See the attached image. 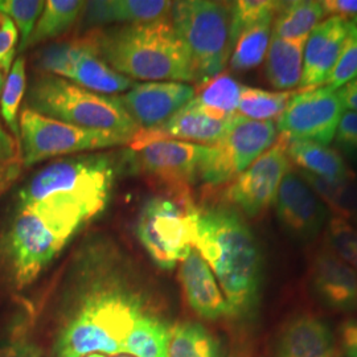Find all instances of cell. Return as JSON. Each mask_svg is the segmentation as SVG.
Masks as SVG:
<instances>
[{
  "instance_id": "15",
  "label": "cell",
  "mask_w": 357,
  "mask_h": 357,
  "mask_svg": "<svg viewBox=\"0 0 357 357\" xmlns=\"http://www.w3.org/2000/svg\"><path fill=\"white\" fill-rule=\"evenodd\" d=\"M208 146L188 142L159 141L131 151V165L172 190H190L200 175Z\"/></svg>"
},
{
  "instance_id": "3",
  "label": "cell",
  "mask_w": 357,
  "mask_h": 357,
  "mask_svg": "<svg viewBox=\"0 0 357 357\" xmlns=\"http://www.w3.org/2000/svg\"><path fill=\"white\" fill-rule=\"evenodd\" d=\"M98 44L103 60L131 79L196 82L188 53L169 15L98 32Z\"/></svg>"
},
{
  "instance_id": "47",
  "label": "cell",
  "mask_w": 357,
  "mask_h": 357,
  "mask_svg": "<svg viewBox=\"0 0 357 357\" xmlns=\"http://www.w3.org/2000/svg\"><path fill=\"white\" fill-rule=\"evenodd\" d=\"M86 357H106L103 356V355H100V354H93V355H89V356Z\"/></svg>"
},
{
  "instance_id": "31",
  "label": "cell",
  "mask_w": 357,
  "mask_h": 357,
  "mask_svg": "<svg viewBox=\"0 0 357 357\" xmlns=\"http://www.w3.org/2000/svg\"><path fill=\"white\" fill-rule=\"evenodd\" d=\"M243 86L229 73H220L195 88V100L218 114L233 115L241 98Z\"/></svg>"
},
{
  "instance_id": "25",
  "label": "cell",
  "mask_w": 357,
  "mask_h": 357,
  "mask_svg": "<svg viewBox=\"0 0 357 357\" xmlns=\"http://www.w3.org/2000/svg\"><path fill=\"white\" fill-rule=\"evenodd\" d=\"M172 330L167 321L146 311L128 333L125 352L137 357H169Z\"/></svg>"
},
{
  "instance_id": "21",
  "label": "cell",
  "mask_w": 357,
  "mask_h": 357,
  "mask_svg": "<svg viewBox=\"0 0 357 357\" xmlns=\"http://www.w3.org/2000/svg\"><path fill=\"white\" fill-rule=\"evenodd\" d=\"M275 357H335V337L323 320L303 314L284 323Z\"/></svg>"
},
{
  "instance_id": "10",
  "label": "cell",
  "mask_w": 357,
  "mask_h": 357,
  "mask_svg": "<svg viewBox=\"0 0 357 357\" xmlns=\"http://www.w3.org/2000/svg\"><path fill=\"white\" fill-rule=\"evenodd\" d=\"M38 60L43 73L61 77L94 93L112 96L137 85L134 79L115 72L103 60L97 31L51 45L40 52Z\"/></svg>"
},
{
  "instance_id": "39",
  "label": "cell",
  "mask_w": 357,
  "mask_h": 357,
  "mask_svg": "<svg viewBox=\"0 0 357 357\" xmlns=\"http://www.w3.org/2000/svg\"><path fill=\"white\" fill-rule=\"evenodd\" d=\"M19 32L13 20L0 13V70L7 75L11 70Z\"/></svg>"
},
{
  "instance_id": "38",
  "label": "cell",
  "mask_w": 357,
  "mask_h": 357,
  "mask_svg": "<svg viewBox=\"0 0 357 357\" xmlns=\"http://www.w3.org/2000/svg\"><path fill=\"white\" fill-rule=\"evenodd\" d=\"M333 139L342 153L357 162V113H343Z\"/></svg>"
},
{
  "instance_id": "34",
  "label": "cell",
  "mask_w": 357,
  "mask_h": 357,
  "mask_svg": "<svg viewBox=\"0 0 357 357\" xmlns=\"http://www.w3.org/2000/svg\"><path fill=\"white\" fill-rule=\"evenodd\" d=\"M282 1L271 0H238L231 3V45L248 26L257 24L268 17H275Z\"/></svg>"
},
{
  "instance_id": "30",
  "label": "cell",
  "mask_w": 357,
  "mask_h": 357,
  "mask_svg": "<svg viewBox=\"0 0 357 357\" xmlns=\"http://www.w3.org/2000/svg\"><path fill=\"white\" fill-rule=\"evenodd\" d=\"M301 175L311 185V188L319 195L324 204L330 211L336 212L351 225H357V178H348L340 181H330L317 178L311 174L298 169Z\"/></svg>"
},
{
  "instance_id": "23",
  "label": "cell",
  "mask_w": 357,
  "mask_h": 357,
  "mask_svg": "<svg viewBox=\"0 0 357 357\" xmlns=\"http://www.w3.org/2000/svg\"><path fill=\"white\" fill-rule=\"evenodd\" d=\"M306 40H287L271 33L265 57V75L274 89L290 91L301 85Z\"/></svg>"
},
{
  "instance_id": "24",
  "label": "cell",
  "mask_w": 357,
  "mask_h": 357,
  "mask_svg": "<svg viewBox=\"0 0 357 357\" xmlns=\"http://www.w3.org/2000/svg\"><path fill=\"white\" fill-rule=\"evenodd\" d=\"M287 155L301 171L317 178L330 181L356 178L354 171L345 163L342 153L317 142L289 139Z\"/></svg>"
},
{
  "instance_id": "14",
  "label": "cell",
  "mask_w": 357,
  "mask_h": 357,
  "mask_svg": "<svg viewBox=\"0 0 357 357\" xmlns=\"http://www.w3.org/2000/svg\"><path fill=\"white\" fill-rule=\"evenodd\" d=\"M275 212L282 229L299 243L317 238L330 217L328 206L301 172L293 168L282 180L275 199Z\"/></svg>"
},
{
  "instance_id": "49",
  "label": "cell",
  "mask_w": 357,
  "mask_h": 357,
  "mask_svg": "<svg viewBox=\"0 0 357 357\" xmlns=\"http://www.w3.org/2000/svg\"><path fill=\"white\" fill-rule=\"evenodd\" d=\"M352 82H355V84H356V85H357V78H356V79H354V81H352Z\"/></svg>"
},
{
  "instance_id": "18",
  "label": "cell",
  "mask_w": 357,
  "mask_h": 357,
  "mask_svg": "<svg viewBox=\"0 0 357 357\" xmlns=\"http://www.w3.org/2000/svg\"><path fill=\"white\" fill-rule=\"evenodd\" d=\"M311 284L320 302L333 311L357 310V274L327 245L312 257Z\"/></svg>"
},
{
  "instance_id": "50",
  "label": "cell",
  "mask_w": 357,
  "mask_h": 357,
  "mask_svg": "<svg viewBox=\"0 0 357 357\" xmlns=\"http://www.w3.org/2000/svg\"><path fill=\"white\" fill-rule=\"evenodd\" d=\"M118 357H128V356H118Z\"/></svg>"
},
{
  "instance_id": "16",
  "label": "cell",
  "mask_w": 357,
  "mask_h": 357,
  "mask_svg": "<svg viewBox=\"0 0 357 357\" xmlns=\"http://www.w3.org/2000/svg\"><path fill=\"white\" fill-rule=\"evenodd\" d=\"M233 115L218 114L193 98L165 123L156 128H141L128 146L131 151H138L142 147L159 141L213 146L224 137Z\"/></svg>"
},
{
  "instance_id": "20",
  "label": "cell",
  "mask_w": 357,
  "mask_h": 357,
  "mask_svg": "<svg viewBox=\"0 0 357 357\" xmlns=\"http://www.w3.org/2000/svg\"><path fill=\"white\" fill-rule=\"evenodd\" d=\"M178 281L188 305L200 318L218 320L231 317L229 305L218 287L215 274L196 249H192L180 262Z\"/></svg>"
},
{
  "instance_id": "35",
  "label": "cell",
  "mask_w": 357,
  "mask_h": 357,
  "mask_svg": "<svg viewBox=\"0 0 357 357\" xmlns=\"http://www.w3.org/2000/svg\"><path fill=\"white\" fill-rule=\"evenodd\" d=\"M44 6L45 1L41 0H0V13L10 17L20 33L19 51H26Z\"/></svg>"
},
{
  "instance_id": "44",
  "label": "cell",
  "mask_w": 357,
  "mask_h": 357,
  "mask_svg": "<svg viewBox=\"0 0 357 357\" xmlns=\"http://www.w3.org/2000/svg\"><path fill=\"white\" fill-rule=\"evenodd\" d=\"M340 101L343 103V107L348 112L357 113V85L355 82H349L344 85L343 88L336 90Z\"/></svg>"
},
{
  "instance_id": "8",
  "label": "cell",
  "mask_w": 357,
  "mask_h": 357,
  "mask_svg": "<svg viewBox=\"0 0 357 357\" xmlns=\"http://www.w3.org/2000/svg\"><path fill=\"white\" fill-rule=\"evenodd\" d=\"M197 213L190 190H171L144 204L137 236L159 268L171 270L190 255Z\"/></svg>"
},
{
  "instance_id": "17",
  "label": "cell",
  "mask_w": 357,
  "mask_h": 357,
  "mask_svg": "<svg viewBox=\"0 0 357 357\" xmlns=\"http://www.w3.org/2000/svg\"><path fill=\"white\" fill-rule=\"evenodd\" d=\"M195 91L193 86L184 82L153 81L137 84L119 96V100L139 128H151L176 114L193 100Z\"/></svg>"
},
{
  "instance_id": "7",
  "label": "cell",
  "mask_w": 357,
  "mask_h": 357,
  "mask_svg": "<svg viewBox=\"0 0 357 357\" xmlns=\"http://www.w3.org/2000/svg\"><path fill=\"white\" fill-rule=\"evenodd\" d=\"M169 19L188 53L196 82L200 85L222 73L233 51L231 3L175 1Z\"/></svg>"
},
{
  "instance_id": "2",
  "label": "cell",
  "mask_w": 357,
  "mask_h": 357,
  "mask_svg": "<svg viewBox=\"0 0 357 357\" xmlns=\"http://www.w3.org/2000/svg\"><path fill=\"white\" fill-rule=\"evenodd\" d=\"M192 246L215 274L231 317L253 314L259 301L262 257L252 230L237 211L199 208Z\"/></svg>"
},
{
  "instance_id": "12",
  "label": "cell",
  "mask_w": 357,
  "mask_h": 357,
  "mask_svg": "<svg viewBox=\"0 0 357 357\" xmlns=\"http://www.w3.org/2000/svg\"><path fill=\"white\" fill-rule=\"evenodd\" d=\"M289 138L278 135L275 143L238 175L225 191V200L246 216L264 213L275 203L284 175L293 168L287 155Z\"/></svg>"
},
{
  "instance_id": "22",
  "label": "cell",
  "mask_w": 357,
  "mask_h": 357,
  "mask_svg": "<svg viewBox=\"0 0 357 357\" xmlns=\"http://www.w3.org/2000/svg\"><path fill=\"white\" fill-rule=\"evenodd\" d=\"M172 3L166 0H97L86 3L85 17L93 26L147 23L168 16Z\"/></svg>"
},
{
  "instance_id": "28",
  "label": "cell",
  "mask_w": 357,
  "mask_h": 357,
  "mask_svg": "<svg viewBox=\"0 0 357 357\" xmlns=\"http://www.w3.org/2000/svg\"><path fill=\"white\" fill-rule=\"evenodd\" d=\"M273 22L274 17H268L240 33L230 54L229 65L233 70L246 72L264 63L273 33Z\"/></svg>"
},
{
  "instance_id": "27",
  "label": "cell",
  "mask_w": 357,
  "mask_h": 357,
  "mask_svg": "<svg viewBox=\"0 0 357 357\" xmlns=\"http://www.w3.org/2000/svg\"><path fill=\"white\" fill-rule=\"evenodd\" d=\"M169 357H227L215 333L200 323L183 321L172 330Z\"/></svg>"
},
{
  "instance_id": "46",
  "label": "cell",
  "mask_w": 357,
  "mask_h": 357,
  "mask_svg": "<svg viewBox=\"0 0 357 357\" xmlns=\"http://www.w3.org/2000/svg\"><path fill=\"white\" fill-rule=\"evenodd\" d=\"M4 86V73L0 70V96H1V90Z\"/></svg>"
},
{
  "instance_id": "6",
  "label": "cell",
  "mask_w": 357,
  "mask_h": 357,
  "mask_svg": "<svg viewBox=\"0 0 357 357\" xmlns=\"http://www.w3.org/2000/svg\"><path fill=\"white\" fill-rule=\"evenodd\" d=\"M26 107L78 128L131 138L141 130L119 97L94 93L48 73H40L32 79Z\"/></svg>"
},
{
  "instance_id": "4",
  "label": "cell",
  "mask_w": 357,
  "mask_h": 357,
  "mask_svg": "<svg viewBox=\"0 0 357 357\" xmlns=\"http://www.w3.org/2000/svg\"><path fill=\"white\" fill-rule=\"evenodd\" d=\"M89 220L84 211L69 205L52 202L20 205L8 233L16 284L26 287L35 281Z\"/></svg>"
},
{
  "instance_id": "9",
  "label": "cell",
  "mask_w": 357,
  "mask_h": 357,
  "mask_svg": "<svg viewBox=\"0 0 357 357\" xmlns=\"http://www.w3.org/2000/svg\"><path fill=\"white\" fill-rule=\"evenodd\" d=\"M22 165L35 166L68 153L102 150L130 144L131 137L78 128L24 107L19 118Z\"/></svg>"
},
{
  "instance_id": "1",
  "label": "cell",
  "mask_w": 357,
  "mask_h": 357,
  "mask_svg": "<svg viewBox=\"0 0 357 357\" xmlns=\"http://www.w3.org/2000/svg\"><path fill=\"white\" fill-rule=\"evenodd\" d=\"M146 312L143 295L122 277L96 273L60 328L53 357L126 354L125 344L135 321Z\"/></svg>"
},
{
  "instance_id": "40",
  "label": "cell",
  "mask_w": 357,
  "mask_h": 357,
  "mask_svg": "<svg viewBox=\"0 0 357 357\" xmlns=\"http://www.w3.org/2000/svg\"><path fill=\"white\" fill-rule=\"evenodd\" d=\"M22 166L19 143L15 141L0 123V168Z\"/></svg>"
},
{
  "instance_id": "48",
  "label": "cell",
  "mask_w": 357,
  "mask_h": 357,
  "mask_svg": "<svg viewBox=\"0 0 357 357\" xmlns=\"http://www.w3.org/2000/svg\"><path fill=\"white\" fill-rule=\"evenodd\" d=\"M352 23H354V26H356L357 28V17H355V19L352 20Z\"/></svg>"
},
{
  "instance_id": "19",
  "label": "cell",
  "mask_w": 357,
  "mask_h": 357,
  "mask_svg": "<svg viewBox=\"0 0 357 357\" xmlns=\"http://www.w3.org/2000/svg\"><path fill=\"white\" fill-rule=\"evenodd\" d=\"M349 33V22L328 17L308 35L303 53V72L301 90L324 86L344 48Z\"/></svg>"
},
{
  "instance_id": "29",
  "label": "cell",
  "mask_w": 357,
  "mask_h": 357,
  "mask_svg": "<svg viewBox=\"0 0 357 357\" xmlns=\"http://www.w3.org/2000/svg\"><path fill=\"white\" fill-rule=\"evenodd\" d=\"M85 1L78 0H48L38 17V23L26 43V48L35 47L51 38H59L76 23Z\"/></svg>"
},
{
  "instance_id": "36",
  "label": "cell",
  "mask_w": 357,
  "mask_h": 357,
  "mask_svg": "<svg viewBox=\"0 0 357 357\" xmlns=\"http://www.w3.org/2000/svg\"><path fill=\"white\" fill-rule=\"evenodd\" d=\"M327 245L343 258L357 274V229L340 217L330 220L327 229Z\"/></svg>"
},
{
  "instance_id": "26",
  "label": "cell",
  "mask_w": 357,
  "mask_h": 357,
  "mask_svg": "<svg viewBox=\"0 0 357 357\" xmlns=\"http://www.w3.org/2000/svg\"><path fill=\"white\" fill-rule=\"evenodd\" d=\"M326 17L320 1H282L273 22V35L287 40L307 38L311 31Z\"/></svg>"
},
{
  "instance_id": "42",
  "label": "cell",
  "mask_w": 357,
  "mask_h": 357,
  "mask_svg": "<svg viewBox=\"0 0 357 357\" xmlns=\"http://www.w3.org/2000/svg\"><path fill=\"white\" fill-rule=\"evenodd\" d=\"M0 357H41L38 345L28 339H15L8 344L0 347Z\"/></svg>"
},
{
  "instance_id": "32",
  "label": "cell",
  "mask_w": 357,
  "mask_h": 357,
  "mask_svg": "<svg viewBox=\"0 0 357 357\" xmlns=\"http://www.w3.org/2000/svg\"><path fill=\"white\" fill-rule=\"evenodd\" d=\"M293 96V91H268L243 86L237 114L255 121L278 119Z\"/></svg>"
},
{
  "instance_id": "43",
  "label": "cell",
  "mask_w": 357,
  "mask_h": 357,
  "mask_svg": "<svg viewBox=\"0 0 357 357\" xmlns=\"http://www.w3.org/2000/svg\"><path fill=\"white\" fill-rule=\"evenodd\" d=\"M340 343L347 357H357V319L347 320L340 328Z\"/></svg>"
},
{
  "instance_id": "33",
  "label": "cell",
  "mask_w": 357,
  "mask_h": 357,
  "mask_svg": "<svg viewBox=\"0 0 357 357\" xmlns=\"http://www.w3.org/2000/svg\"><path fill=\"white\" fill-rule=\"evenodd\" d=\"M26 60L24 57H17L13 61L7 79L4 81V86L0 96V114L17 143H20L17 114L26 93Z\"/></svg>"
},
{
  "instance_id": "11",
  "label": "cell",
  "mask_w": 357,
  "mask_h": 357,
  "mask_svg": "<svg viewBox=\"0 0 357 357\" xmlns=\"http://www.w3.org/2000/svg\"><path fill=\"white\" fill-rule=\"evenodd\" d=\"M277 125L273 121H255L243 115L231 116L224 137L208 146L199 178L206 185L233 181L275 143Z\"/></svg>"
},
{
  "instance_id": "41",
  "label": "cell",
  "mask_w": 357,
  "mask_h": 357,
  "mask_svg": "<svg viewBox=\"0 0 357 357\" xmlns=\"http://www.w3.org/2000/svg\"><path fill=\"white\" fill-rule=\"evenodd\" d=\"M326 15L352 22L357 17V0H326L320 1Z\"/></svg>"
},
{
  "instance_id": "5",
  "label": "cell",
  "mask_w": 357,
  "mask_h": 357,
  "mask_svg": "<svg viewBox=\"0 0 357 357\" xmlns=\"http://www.w3.org/2000/svg\"><path fill=\"white\" fill-rule=\"evenodd\" d=\"M114 162L110 155L85 153L44 167L19 193L20 205L52 202L75 206L89 218L109 203L114 184Z\"/></svg>"
},
{
  "instance_id": "37",
  "label": "cell",
  "mask_w": 357,
  "mask_h": 357,
  "mask_svg": "<svg viewBox=\"0 0 357 357\" xmlns=\"http://www.w3.org/2000/svg\"><path fill=\"white\" fill-rule=\"evenodd\" d=\"M357 78V28L349 22V33L344 48L335 65L327 84L328 89L339 90Z\"/></svg>"
},
{
  "instance_id": "45",
  "label": "cell",
  "mask_w": 357,
  "mask_h": 357,
  "mask_svg": "<svg viewBox=\"0 0 357 357\" xmlns=\"http://www.w3.org/2000/svg\"><path fill=\"white\" fill-rule=\"evenodd\" d=\"M20 172V167H11V168H0V193L7 190V187L17 178Z\"/></svg>"
},
{
  "instance_id": "13",
  "label": "cell",
  "mask_w": 357,
  "mask_h": 357,
  "mask_svg": "<svg viewBox=\"0 0 357 357\" xmlns=\"http://www.w3.org/2000/svg\"><path fill=\"white\" fill-rule=\"evenodd\" d=\"M344 113L337 91L320 86L294 93L277 121V130L290 141L317 142L328 146Z\"/></svg>"
}]
</instances>
